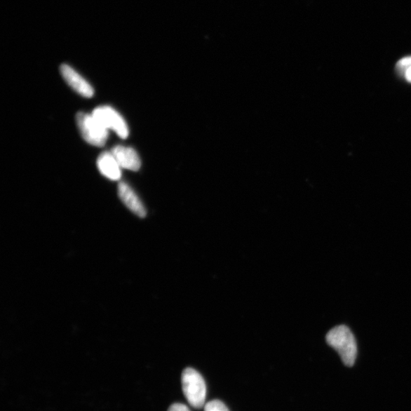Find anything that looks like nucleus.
<instances>
[{
  "label": "nucleus",
  "mask_w": 411,
  "mask_h": 411,
  "mask_svg": "<svg viewBox=\"0 0 411 411\" xmlns=\"http://www.w3.org/2000/svg\"><path fill=\"white\" fill-rule=\"evenodd\" d=\"M328 344L338 353L345 365L351 368L357 356V344L351 329L345 325L337 326L326 336Z\"/></svg>",
  "instance_id": "f257e3e1"
},
{
  "label": "nucleus",
  "mask_w": 411,
  "mask_h": 411,
  "mask_svg": "<svg viewBox=\"0 0 411 411\" xmlns=\"http://www.w3.org/2000/svg\"><path fill=\"white\" fill-rule=\"evenodd\" d=\"M184 395L190 405L196 409L205 405L207 386L202 375L193 368H186L182 375Z\"/></svg>",
  "instance_id": "f03ea898"
},
{
  "label": "nucleus",
  "mask_w": 411,
  "mask_h": 411,
  "mask_svg": "<svg viewBox=\"0 0 411 411\" xmlns=\"http://www.w3.org/2000/svg\"><path fill=\"white\" fill-rule=\"evenodd\" d=\"M78 128L82 136L89 144L102 147L109 137V131L92 115L78 113L76 115Z\"/></svg>",
  "instance_id": "7ed1b4c3"
},
{
  "label": "nucleus",
  "mask_w": 411,
  "mask_h": 411,
  "mask_svg": "<svg viewBox=\"0 0 411 411\" xmlns=\"http://www.w3.org/2000/svg\"><path fill=\"white\" fill-rule=\"evenodd\" d=\"M92 114L107 130H114L122 139H126L128 137L129 130L126 122L112 107H98Z\"/></svg>",
  "instance_id": "20e7f679"
},
{
  "label": "nucleus",
  "mask_w": 411,
  "mask_h": 411,
  "mask_svg": "<svg viewBox=\"0 0 411 411\" xmlns=\"http://www.w3.org/2000/svg\"><path fill=\"white\" fill-rule=\"evenodd\" d=\"M60 74L67 84L74 89L77 93L86 97H92L93 96V88L72 67L67 65H62L60 67Z\"/></svg>",
  "instance_id": "39448f33"
},
{
  "label": "nucleus",
  "mask_w": 411,
  "mask_h": 411,
  "mask_svg": "<svg viewBox=\"0 0 411 411\" xmlns=\"http://www.w3.org/2000/svg\"><path fill=\"white\" fill-rule=\"evenodd\" d=\"M112 154L121 168L138 171L141 166L140 159L137 151L132 148L116 146L112 149Z\"/></svg>",
  "instance_id": "423d86ee"
},
{
  "label": "nucleus",
  "mask_w": 411,
  "mask_h": 411,
  "mask_svg": "<svg viewBox=\"0 0 411 411\" xmlns=\"http://www.w3.org/2000/svg\"><path fill=\"white\" fill-rule=\"evenodd\" d=\"M119 195L122 202L127 206L133 213L141 218L147 215V211L144 206L139 199L138 196L134 192L131 187L126 183L121 182L119 185Z\"/></svg>",
  "instance_id": "0eeeda50"
},
{
  "label": "nucleus",
  "mask_w": 411,
  "mask_h": 411,
  "mask_svg": "<svg viewBox=\"0 0 411 411\" xmlns=\"http://www.w3.org/2000/svg\"><path fill=\"white\" fill-rule=\"evenodd\" d=\"M97 165L100 173L112 181L119 180L121 177V166L112 153H103L98 157Z\"/></svg>",
  "instance_id": "6e6552de"
},
{
  "label": "nucleus",
  "mask_w": 411,
  "mask_h": 411,
  "mask_svg": "<svg viewBox=\"0 0 411 411\" xmlns=\"http://www.w3.org/2000/svg\"><path fill=\"white\" fill-rule=\"evenodd\" d=\"M204 411H229V410L221 400H213L205 405Z\"/></svg>",
  "instance_id": "1a4fd4ad"
},
{
  "label": "nucleus",
  "mask_w": 411,
  "mask_h": 411,
  "mask_svg": "<svg viewBox=\"0 0 411 411\" xmlns=\"http://www.w3.org/2000/svg\"><path fill=\"white\" fill-rule=\"evenodd\" d=\"M411 67V57L400 59L396 65V69L400 75L405 76L407 71Z\"/></svg>",
  "instance_id": "9d476101"
},
{
  "label": "nucleus",
  "mask_w": 411,
  "mask_h": 411,
  "mask_svg": "<svg viewBox=\"0 0 411 411\" xmlns=\"http://www.w3.org/2000/svg\"><path fill=\"white\" fill-rule=\"evenodd\" d=\"M168 411H191L189 407L181 403H175L169 407Z\"/></svg>",
  "instance_id": "9b49d317"
},
{
  "label": "nucleus",
  "mask_w": 411,
  "mask_h": 411,
  "mask_svg": "<svg viewBox=\"0 0 411 411\" xmlns=\"http://www.w3.org/2000/svg\"><path fill=\"white\" fill-rule=\"evenodd\" d=\"M405 77L409 83H411V67L407 71Z\"/></svg>",
  "instance_id": "f8f14e48"
}]
</instances>
